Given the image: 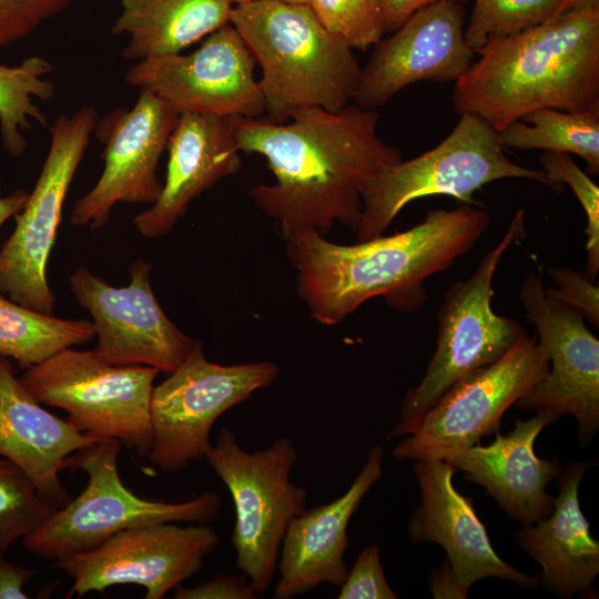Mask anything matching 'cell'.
Returning <instances> with one entry per match:
<instances>
[{
	"instance_id": "cell-44",
	"label": "cell",
	"mask_w": 599,
	"mask_h": 599,
	"mask_svg": "<svg viewBox=\"0 0 599 599\" xmlns=\"http://www.w3.org/2000/svg\"><path fill=\"white\" fill-rule=\"evenodd\" d=\"M567 1L571 4V7H573L577 0H567Z\"/></svg>"
},
{
	"instance_id": "cell-9",
	"label": "cell",
	"mask_w": 599,
	"mask_h": 599,
	"mask_svg": "<svg viewBox=\"0 0 599 599\" xmlns=\"http://www.w3.org/2000/svg\"><path fill=\"white\" fill-rule=\"evenodd\" d=\"M159 373L143 365L110 364L94 349L69 347L27 368L19 379L39 403L65 410L79 432L115 439L148 457L151 397Z\"/></svg>"
},
{
	"instance_id": "cell-29",
	"label": "cell",
	"mask_w": 599,
	"mask_h": 599,
	"mask_svg": "<svg viewBox=\"0 0 599 599\" xmlns=\"http://www.w3.org/2000/svg\"><path fill=\"white\" fill-rule=\"evenodd\" d=\"M569 8L567 0H476L465 40L478 54L487 45L537 27Z\"/></svg>"
},
{
	"instance_id": "cell-35",
	"label": "cell",
	"mask_w": 599,
	"mask_h": 599,
	"mask_svg": "<svg viewBox=\"0 0 599 599\" xmlns=\"http://www.w3.org/2000/svg\"><path fill=\"white\" fill-rule=\"evenodd\" d=\"M549 275L557 287L546 293L557 301L578 309L593 326H599V288L592 281L568 266L552 267Z\"/></svg>"
},
{
	"instance_id": "cell-22",
	"label": "cell",
	"mask_w": 599,
	"mask_h": 599,
	"mask_svg": "<svg viewBox=\"0 0 599 599\" xmlns=\"http://www.w3.org/2000/svg\"><path fill=\"white\" fill-rule=\"evenodd\" d=\"M556 419L548 413L518 419L508 435L496 433L489 445L476 444L445 461L466 473L467 480L485 487L509 517L531 525L547 517L554 506L546 487L559 475L560 464L537 457L534 444Z\"/></svg>"
},
{
	"instance_id": "cell-40",
	"label": "cell",
	"mask_w": 599,
	"mask_h": 599,
	"mask_svg": "<svg viewBox=\"0 0 599 599\" xmlns=\"http://www.w3.org/2000/svg\"><path fill=\"white\" fill-rule=\"evenodd\" d=\"M29 197L24 189H17L4 196H0V227L21 211Z\"/></svg>"
},
{
	"instance_id": "cell-26",
	"label": "cell",
	"mask_w": 599,
	"mask_h": 599,
	"mask_svg": "<svg viewBox=\"0 0 599 599\" xmlns=\"http://www.w3.org/2000/svg\"><path fill=\"white\" fill-rule=\"evenodd\" d=\"M95 336L92 322L28 308L0 293V355L27 369Z\"/></svg>"
},
{
	"instance_id": "cell-36",
	"label": "cell",
	"mask_w": 599,
	"mask_h": 599,
	"mask_svg": "<svg viewBox=\"0 0 599 599\" xmlns=\"http://www.w3.org/2000/svg\"><path fill=\"white\" fill-rule=\"evenodd\" d=\"M256 591L243 573L241 576L220 573L192 588L182 586L174 589L176 599H254Z\"/></svg>"
},
{
	"instance_id": "cell-34",
	"label": "cell",
	"mask_w": 599,
	"mask_h": 599,
	"mask_svg": "<svg viewBox=\"0 0 599 599\" xmlns=\"http://www.w3.org/2000/svg\"><path fill=\"white\" fill-rule=\"evenodd\" d=\"M338 599H396L380 564L377 544L357 555L354 566L339 586Z\"/></svg>"
},
{
	"instance_id": "cell-1",
	"label": "cell",
	"mask_w": 599,
	"mask_h": 599,
	"mask_svg": "<svg viewBox=\"0 0 599 599\" xmlns=\"http://www.w3.org/2000/svg\"><path fill=\"white\" fill-rule=\"evenodd\" d=\"M378 118L355 103L337 112L301 109L290 123L225 118L240 152L263 156L275 176L248 194L278 222L285 240L302 232L326 235L335 223L356 231L365 185L403 159L378 135Z\"/></svg>"
},
{
	"instance_id": "cell-24",
	"label": "cell",
	"mask_w": 599,
	"mask_h": 599,
	"mask_svg": "<svg viewBox=\"0 0 599 599\" xmlns=\"http://www.w3.org/2000/svg\"><path fill=\"white\" fill-rule=\"evenodd\" d=\"M593 463H573L559 478L551 512L518 534V542L542 568L541 585L565 598L576 593L596 597L599 542L589 530L579 502V484Z\"/></svg>"
},
{
	"instance_id": "cell-33",
	"label": "cell",
	"mask_w": 599,
	"mask_h": 599,
	"mask_svg": "<svg viewBox=\"0 0 599 599\" xmlns=\"http://www.w3.org/2000/svg\"><path fill=\"white\" fill-rule=\"evenodd\" d=\"M72 0H0V49L24 40Z\"/></svg>"
},
{
	"instance_id": "cell-17",
	"label": "cell",
	"mask_w": 599,
	"mask_h": 599,
	"mask_svg": "<svg viewBox=\"0 0 599 599\" xmlns=\"http://www.w3.org/2000/svg\"><path fill=\"white\" fill-rule=\"evenodd\" d=\"M179 116L167 101L140 90L132 108L119 106L99 119L93 132L104 145V167L93 187L75 201L70 222L99 230L119 203L153 204L163 187L159 161Z\"/></svg>"
},
{
	"instance_id": "cell-2",
	"label": "cell",
	"mask_w": 599,
	"mask_h": 599,
	"mask_svg": "<svg viewBox=\"0 0 599 599\" xmlns=\"http://www.w3.org/2000/svg\"><path fill=\"white\" fill-rule=\"evenodd\" d=\"M489 223L487 211L463 204L430 211L406 231L353 245L316 232L297 233L286 238V252L300 298L315 321L332 326L377 296L399 311L418 308L426 300L424 281L470 251Z\"/></svg>"
},
{
	"instance_id": "cell-43",
	"label": "cell",
	"mask_w": 599,
	"mask_h": 599,
	"mask_svg": "<svg viewBox=\"0 0 599 599\" xmlns=\"http://www.w3.org/2000/svg\"><path fill=\"white\" fill-rule=\"evenodd\" d=\"M293 3L308 4L309 0H284Z\"/></svg>"
},
{
	"instance_id": "cell-41",
	"label": "cell",
	"mask_w": 599,
	"mask_h": 599,
	"mask_svg": "<svg viewBox=\"0 0 599 599\" xmlns=\"http://www.w3.org/2000/svg\"><path fill=\"white\" fill-rule=\"evenodd\" d=\"M599 7V0H577L572 8L589 9Z\"/></svg>"
},
{
	"instance_id": "cell-21",
	"label": "cell",
	"mask_w": 599,
	"mask_h": 599,
	"mask_svg": "<svg viewBox=\"0 0 599 599\" xmlns=\"http://www.w3.org/2000/svg\"><path fill=\"white\" fill-rule=\"evenodd\" d=\"M166 175L159 199L133 219L144 237L169 234L190 203L242 167L226 119L180 113L169 139Z\"/></svg>"
},
{
	"instance_id": "cell-30",
	"label": "cell",
	"mask_w": 599,
	"mask_h": 599,
	"mask_svg": "<svg viewBox=\"0 0 599 599\" xmlns=\"http://www.w3.org/2000/svg\"><path fill=\"white\" fill-rule=\"evenodd\" d=\"M59 507L12 461L0 458V556L49 519Z\"/></svg>"
},
{
	"instance_id": "cell-14",
	"label": "cell",
	"mask_w": 599,
	"mask_h": 599,
	"mask_svg": "<svg viewBox=\"0 0 599 599\" xmlns=\"http://www.w3.org/2000/svg\"><path fill=\"white\" fill-rule=\"evenodd\" d=\"M519 300L548 357L549 370L516 404L558 418L570 414L578 423L579 444L587 446L599 427V341L581 312L546 293L542 274H526Z\"/></svg>"
},
{
	"instance_id": "cell-13",
	"label": "cell",
	"mask_w": 599,
	"mask_h": 599,
	"mask_svg": "<svg viewBox=\"0 0 599 599\" xmlns=\"http://www.w3.org/2000/svg\"><path fill=\"white\" fill-rule=\"evenodd\" d=\"M219 545L209 525L159 522L121 530L98 547L54 560L73 579L67 598L138 585L145 599H161L195 575Z\"/></svg>"
},
{
	"instance_id": "cell-7",
	"label": "cell",
	"mask_w": 599,
	"mask_h": 599,
	"mask_svg": "<svg viewBox=\"0 0 599 599\" xmlns=\"http://www.w3.org/2000/svg\"><path fill=\"white\" fill-rule=\"evenodd\" d=\"M120 448L121 443L115 439L98 441L65 459L64 469L83 470L89 477L88 485L75 499L59 507L22 538L28 551L58 560L91 550L129 528L170 521L207 525L217 518L221 498L214 491H204L181 502L135 495L119 475Z\"/></svg>"
},
{
	"instance_id": "cell-27",
	"label": "cell",
	"mask_w": 599,
	"mask_h": 599,
	"mask_svg": "<svg viewBox=\"0 0 599 599\" xmlns=\"http://www.w3.org/2000/svg\"><path fill=\"white\" fill-rule=\"evenodd\" d=\"M504 149L575 154L588 173H599V111L541 108L497 132Z\"/></svg>"
},
{
	"instance_id": "cell-10",
	"label": "cell",
	"mask_w": 599,
	"mask_h": 599,
	"mask_svg": "<svg viewBox=\"0 0 599 599\" xmlns=\"http://www.w3.org/2000/svg\"><path fill=\"white\" fill-rule=\"evenodd\" d=\"M98 120L97 109L90 105L54 120L34 187L14 215V230L0 248V293L47 315H53L55 302L47 277L49 258L65 197Z\"/></svg>"
},
{
	"instance_id": "cell-15",
	"label": "cell",
	"mask_w": 599,
	"mask_h": 599,
	"mask_svg": "<svg viewBox=\"0 0 599 599\" xmlns=\"http://www.w3.org/2000/svg\"><path fill=\"white\" fill-rule=\"evenodd\" d=\"M152 265L130 266V282L115 287L81 265L69 278L78 303L92 316L94 351L114 365H143L170 375L191 354L196 341L164 313L151 286Z\"/></svg>"
},
{
	"instance_id": "cell-23",
	"label": "cell",
	"mask_w": 599,
	"mask_h": 599,
	"mask_svg": "<svg viewBox=\"0 0 599 599\" xmlns=\"http://www.w3.org/2000/svg\"><path fill=\"white\" fill-rule=\"evenodd\" d=\"M98 441L103 440L44 409L0 355V457L17 465L44 497L58 507L70 500L59 476L64 461Z\"/></svg>"
},
{
	"instance_id": "cell-28",
	"label": "cell",
	"mask_w": 599,
	"mask_h": 599,
	"mask_svg": "<svg viewBox=\"0 0 599 599\" xmlns=\"http://www.w3.org/2000/svg\"><path fill=\"white\" fill-rule=\"evenodd\" d=\"M52 69V63L40 55L29 57L18 65L0 63V134L11 158L26 152L24 132L32 121L47 126V118L34 100L54 97V85L45 78Z\"/></svg>"
},
{
	"instance_id": "cell-3",
	"label": "cell",
	"mask_w": 599,
	"mask_h": 599,
	"mask_svg": "<svg viewBox=\"0 0 599 599\" xmlns=\"http://www.w3.org/2000/svg\"><path fill=\"white\" fill-rule=\"evenodd\" d=\"M478 54L453 103L496 132L541 108L599 111V7L569 8Z\"/></svg>"
},
{
	"instance_id": "cell-25",
	"label": "cell",
	"mask_w": 599,
	"mask_h": 599,
	"mask_svg": "<svg viewBox=\"0 0 599 599\" xmlns=\"http://www.w3.org/2000/svg\"><path fill=\"white\" fill-rule=\"evenodd\" d=\"M111 32L126 35L122 57L142 61L181 53L230 22L229 0H120Z\"/></svg>"
},
{
	"instance_id": "cell-31",
	"label": "cell",
	"mask_w": 599,
	"mask_h": 599,
	"mask_svg": "<svg viewBox=\"0 0 599 599\" xmlns=\"http://www.w3.org/2000/svg\"><path fill=\"white\" fill-rule=\"evenodd\" d=\"M319 22L353 50H367L385 32L380 0H309Z\"/></svg>"
},
{
	"instance_id": "cell-32",
	"label": "cell",
	"mask_w": 599,
	"mask_h": 599,
	"mask_svg": "<svg viewBox=\"0 0 599 599\" xmlns=\"http://www.w3.org/2000/svg\"><path fill=\"white\" fill-rule=\"evenodd\" d=\"M541 170L556 186L569 185L586 214V271L585 276L595 281L599 273V186L581 170L570 154L547 152L540 158Z\"/></svg>"
},
{
	"instance_id": "cell-6",
	"label": "cell",
	"mask_w": 599,
	"mask_h": 599,
	"mask_svg": "<svg viewBox=\"0 0 599 599\" xmlns=\"http://www.w3.org/2000/svg\"><path fill=\"white\" fill-rule=\"evenodd\" d=\"M502 179H524L556 187L541 169L512 162L498 133L483 119L461 113L453 131L429 151L392 164L365 185L356 242L380 236L408 203L448 195L476 205V191Z\"/></svg>"
},
{
	"instance_id": "cell-45",
	"label": "cell",
	"mask_w": 599,
	"mask_h": 599,
	"mask_svg": "<svg viewBox=\"0 0 599 599\" xmlns=\"http://www.w3.org/2000/svg\"><path fill=\"white\" fill-rule=\"evenodd\" d=\"M0 189H1V181H0Z\"/></svg>"
},
{
	"instance_id": "cell-5",
	"label": "cell",
	"mask_w": 599,
	"mask_h": 599,
	"mask_svg": "<svg viewBox=\"0 0 599 599\" xmlns=\"http://www.w3.org/2000/svg\"><path fill=\"white\" fill-rule=\"evenodd\" d=\"M524 235L525 211L519 210L473 275L447 290L437 313L436 349L418 385L407 389L388 438L413 433L456 382L497 362L527 334L518 321L498 315L491 307L497 267L507 250Z\"/></svg>"
},
{
	"instance_id": "cell-16",
	"label": "cell",
	"mask_w": 599,
	"mask_h": 599,
	"mask_svg": "<svg viewBox=\"0 0 599 599\" xmlns=\"http://www.w3.org/2000/svg\"><path fill=\"white\" fill-rule=\"evenodd\" d=\"M255 60L236 29L229 22L189 54H171L138 61L125 82L150 91L179 113L217 118H261L264 99L254 77Z\"/></svg>"
},
{
	"instance_id": "cell-39",
	"label": "cell",
	"mask_w": 599,
	"mask_h": 599,
	"mask_svg": "<svg viewBox=\"0 0 599 599\" xmlns=\"http://www.w3.org/2000/svg\"><path fill=\"white\" fill-rule=\"evenodd\" d=\"M432 591L436 598H466L467 595L459 588L446 559L439 570L432 576Z\"/></svg>"
},
{
	"instance_id": "cell-12",
	"label": "cell",
	"mask_w": 599,
	"mask_h": 599,
	"mask_svg": "<svg viewBox=\"0 0 599 599\" xmlns=\"http://www.w3.org/2000/svg\"><path fill=\"white\" fill-rule=\"evenodd\" d=\"M549 361L526 334L501 358L456 382L394 450L399 460H447L496 432L505 412L541 380Z\"/></svg>"
},
{
	"instance_id": "cell-38",
	"label": "cell",
	"mask_w": 599,
	"mask_h": 599,
	"mask_svg": "<svg viewBox=\"0 0 599 599\" xmlns=\"http://www.w3.org/2000/svg\"><path fill=\"white\" fill-rule=\"evenodd\" d=\"M448 0H380L385 32H393L422 7ZM463 2L465 0H450Z\"/></svg>"
},
{
	"instance_id": "cell-4",
	"label": "cell",
	"mask_w": 599,
	"mask_h": 599,
	"mask_svg": "<svg viewBox=\"0 0 599 599\" xmlns=\"http://www.w3.org/2000/svg\"><path fill=\"white\" fill-rule=\"evenodd\" d=\"M230 23L261 67L267 120L284 123L313 106L337 112L353 101L362 67L308 4L253 0L232 8Z\"/></svg>"
},
{
	"instance_id": "cell-18",
	"label": "cell",
	"mask_w": 599,
	"mask_h": 599,
	"mask_svg": "<svg viewBox=\"0 0 599 599\" xmlns=\"http://www.w3.org/2000/svg\"><path fill=\"white\" fill-rule=\"evenodd\" d=\"M464 17L459 1L416 10L389 38L375 44L361 69L353 102L376 110L413 83L456 82L475 55L465 40Z\"/></svg>"
},
{
	"instance_id": "cell-42",
	"label": "cell",
	"mask_w": 599,
	"mask_h": 599,
	"mask_svg": "<svg viewBox=\"0 0 599 599\" xmlns=\"http://www.w3.org/2000/svg\"><path fill=\"white\" fill-rule=\"evenodd\" d=\"M231 3H235L236 6L237 4H242V3H247V2H251L253 0H229Z\"/></svg>"
},
{
	"instance_id": "cell-20",
	"label": "cell",
	"mask_w": 599,
	"mask_h": 599,
	"mask_svg": "<svg viewBox=\"0 0 599 599\" xmlns=\"http://www.w3.org/2000/svg\"><path fill=\"white\" fill-rule=\"evenodd\" d=\"M384 448L375 445L347 491L331 502L304 510L283 538L274 599H291L322 583L339 587L348 573L344 555L347 526L364 496L383 475Z\"/></svg>"
},
{
	"instance_id": "cell-11",
	"label": "cell",
	"mask_w": 599,
	"mask_h": 599,
	"mask_svg": "<svg viewBox=\"0 0 599 599\" xmlns=\"http://www.w3.org/2000/svg\"><path fill=\"white\" fill-rule=\"evenodd\" d=\"M278 374L272 362H210L203 344L196 341L183 364L153 387L150 463L163 471H179L205 458L216 419L257 389L272 385Z\"/></svg>"
},
{
	"instance_id": "cell-8",
	"label": "cell",
	"mask_w": 599,
	"mask_h": 599,
	"mask_svg": "<svg viewBox=\"0 0 599 599\" xmlns=\"http://www.w3.org/2000/svg\"><path fill=\"white\" fill-rule=\"evenodd\" d=\"M297 458L294 443L286 436L265 449L248 453L226 427L205 455L231 493L235 566L256 593L271 586L286 529L305 510L307 491L291 481Z\"/></svg>"
},
{
	"instance_id": "cell-19",
	"label": "cell",
	"mask_w": 599,
	"mask_h": 599,
	"mask_svg": "<svg viewBox=\"0 0 599 599\" xmlns=\"http://www.w3.org/2000/svg\"><path fill=\"white\" fill-rule=\"evenodd\" d=\"M414 471L422 502L409 521L414 544L435 542L447 554L450 570L464 593L478 580L497 577L520 587L536 588L538 578L504 561L495 551L477 517L473 499L453 485L457 469L445 460H417Z\"/></svg>"
},
{
	"instance_id": "cell-37",
	"label": "cell",
	"mask_w": 599,
	"mask_h": 599,
	"mask_svg": "<svg viewBox=\"0 0 599 599\" xmlns=\"http://www.w3.org/2000/svg\"><path fill=\"white\" fill-rule=\"evenodd\" d=\"M38 572V569L11 564L0 556V599L29 598L23 588Z\"/></svg>"
}]
</instances>
